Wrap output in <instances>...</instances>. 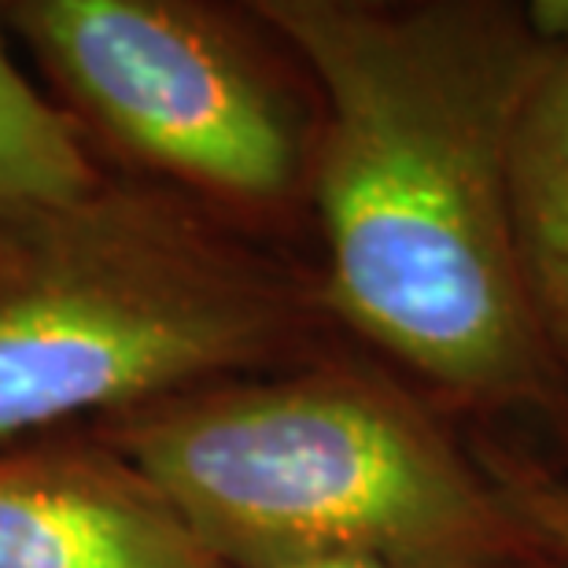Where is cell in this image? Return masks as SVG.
Returning a JSON list of instances; mask_svg holds the SVG:
<instances>
[{
    "label": "cell",
    "instance_id": "6da1fadb",
    "mask_svg": "<svg viewBox=\"0 0 568 568\" xmlns=\"http://www.w3.org/2000/svg\"><path fill=\"white\" fill-rule=\"evenodd\" d=\"M322 97L325 306L465 436L568 476V388L520 292L509 152L550 41L520 0H255Z\"/></svg>",
    "mask_w": 568,
    "mask_h": 568
},
{
    "label": "cell",
    "instance_id": "7a4b0ae2",
    "mask_svg": "<svg viewBox=\"0 0 568 568\" xmlns=\"http://www.w3.org/2000/svg\"><path fill=\"white\" fill-rule=\"evenodd\" d=\"M89 428L163 491L219 568H514L561 554L469 436L358 344Z\"/></svg>",
    "mask_w": 568,
    "mask_h": 568
},
{
    "label": "cell",
    "instance_id": "3957f363",
    "mask_svg": "<svg viewBox=\"0 0 568 568\" xmlns=\"http://www.w3.org/2000/svg\"><path fill=\"white\" fill-rule=\"evenodd\" d=\"M347 344L314 258L152 181L0 222V443Z\"/></svg>",
    "mask_w": 568,
    "mask_h": 568
},
{
    "label": "cell",
    "instance_id": "277c9868",
    "mask_svg": "<svg viewBox=\"0 0 568 568\" xmlns=\"http://www.w3.org/2000/svg\"><path fill=\"white\" fill-rule=\"evenodd\" d=\"M8 33L115 174L300 252L322 97L255 0H8Z\"/></svg>",
    "mask_w": 568,
    "mask_h": 568
},
{
    "label": "cell",
    "instance_id": "5b68a950",
    "mask_svg": "<svg viewBox=\"0 0 568 568\" xmlns=\"http://www.w3.org/2000/svg\"><path fill=\"white\" fill-rule=\"evenodd\" d=\"M0 568H219L89 425L0 443Z\"/></svg>",
    "mask_w": 568,
    "mask_h": 568
},
{
    "label": "cell",
    "instance_id": "8992f818",
    "mask_svg": "<svg viewBox=\"0 0 568 568\" xmlns=\"http://www.w3.org/2000/svg\"><path fill=\"white\" fill-rule=\"evenodd\" d=\"M528 16L550 52L514 130L509 214L520 292L568 388V0H531Z\"/></svg>",
    "mask_w": 568,
    "mask_h": 568
},
{
    "label": "cell",
    "instance_id": "52a82bcc",
    "mask_svg": "<svg viewBox=\"0 0 568 568\" xmlns=\"http://www.w3.org/2000/svg\"><path fill=\"white\" fill-rule=\"evenodd\" d=\"M8 38L0 19V222L71 203L108 178L78 122L27 78Z\"/></svg>",
    "mask_w": 568,
    "mask_h": 568
},
{
    "label": "cell",
    "instance_id": "ba28073f",
    "mask_svg": "<svg viewBox=\"0 0 568 568\" xmlns=\"http://www.w3.org/2000/svg\"><path fill=\"white\" fill-rule=\"evenodd\" d=\"M469 447L476 462L484 465L487 476L503 487L520 514L547 536L554 547L568 554V476L554 473L547 465H539L528 454L506 450L498 443L469 436Z\"/></svg>",
    "mask_w": 568,
    "mask_h": 568
},
{
    "label": "cell",
    "instance_id": "9c48e42d",
    "mask_svg": "<svg viewBox=\"0 0 568 568\" xmlns=\"http://www.w3.org/2000/svg\"><path fill=\"white\" fill-rule=\"evenodd\" d=\"M300 568H384V565H362V561H325V565H300ZM514 568H568V554H554V558L542 561H528V565H514Z\"/></svg>",
    "mask_w": 568,
    "mask_h": 568
}]
</instances>
